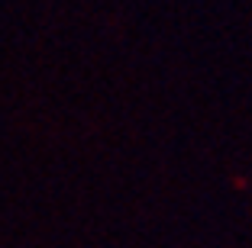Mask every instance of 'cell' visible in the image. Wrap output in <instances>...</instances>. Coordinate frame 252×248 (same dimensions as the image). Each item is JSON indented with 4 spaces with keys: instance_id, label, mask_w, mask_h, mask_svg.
Segmentation results:
<instances>
[]
</instances>
